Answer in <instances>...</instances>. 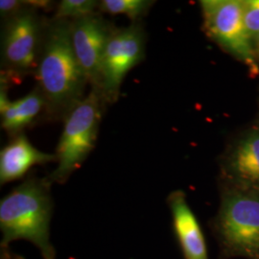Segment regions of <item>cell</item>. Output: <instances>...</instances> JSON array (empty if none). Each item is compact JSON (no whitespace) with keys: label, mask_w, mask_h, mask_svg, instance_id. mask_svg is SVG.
I'll return each mask as SVG.
<instances>
[{"label":"cell","mask_w":259,"mask_h":259,"mask_svg":"<svg viewBox=\"0 0 259 259\" xmlns=\"http://www.w3.org/2000/svg\"><path fill=\"white\" fill-rule=\"evenodd\" d=\"M44 108H47L46 100L37 88L20 99L10 101L6 94V87L1 85V126L10 134L15 136L20 134L35 121Z\"/></svg>","instance_id":"obj_11"},{"label":"cell","mask_w":259,"mask_h":259,"mask_svg":"<svg viewBox=\"0 0 259 259\" xmlns=\"http://www.w3.org/2000/svg\"><path fill=\"white\" fill-rule=\"evenodd\" d=\"M167 203L172 213L173 228L185 259H208L204 233L194 213L187 204L185 194L174 191Z\"/></svg>","instance_id":"obj_9"},{"label":"cell","mask_w":259,"mask_h":259,"mask_svg":"<svg viewBox=\"0 0 259 259\" xmlns=\"http://www.w3.org/2000/svg\"><path fill=\"white\" fill-rule=\"evenodd\" d=\"M154 2L149 0H103L98 8L110 15H124L132 20L142 18Z\"/></svg>","instance_id":"obj_13"},{"label":"cell","mask_w":259,"mask_h":259,"mask_svg":"<svg viewBox=\"0 0 259 259\" xmlns=\"http://www.w3.org/2000/svg\"><path fill=\"white\" fill-rule=\"evenodd\" d=\"M45 31L35 8L7 20L1 44L2 74L19 76L36 71Z\"/></svg>","instance_id":"obj_5"},{"label":"cell","mask_w":259,"mask_h":259,"mask_svg":"<svg viewBox=\"0 0 259 259\" xmlns=\"http://www.w3.org/2000/svg\"><path fill=\"white\" fill-rule=\"evenodd\" d=\"M51 161H56L55 155L39 151L20 133L0 152V183L5 185L21 179L30 168Z\"/></svg>","instance_id":"obj_10"},{"label":"cell","mask_w":259,"mask_h":259,"mask_svg":"<svg viewBox=\"0 0 259 259\" xmlns=\"http://www.w3.org/2000/svg\"><path fill=\"white\" fill-rule=\"evenodd\" d=\"M99 6V2L94 0H63L58 4L56 19H82L92 16L94 10Z\"/></svg>","instance_id":"obj_14"},{"label":"cell","mask_w":259,"mask_h":259,"mask_svg":"<svg viewBox=\"0 0 259 259\" xmlns=\"http://www.w3.org/2000/svg\"><path fill=\"white\" fill-rule=\"evenodd\" d=\"M241 2L245 25L250 37L259 36V0H246Z\"/></svg>","instance_id":"obj_15"},{"label":"cell","mask_w":259,"mask_h":259,"mask_svg":"<svg viewBox=\"0 0 259 259\" xmlns=\"http://www.w3.org/2000/svg\"><path fill=\"white\" fill-rule=\"evenodd\" d=\"M104 102L100 90L93 88L89 95L66 114L56 150L58 165L48 177L50 183H65L93 151L102 119Z\"/></svg>","instance_id":"obj_4"},{"label":"cell","mask_w":259,"mask_h":259,"mask_svg":"<svg viewBox=\"0 0 259 259\" xmlns=\"http://www.w3.org/2000/svg\"><path fill=\"white\" fill-rule=\"evenodd\" d=\"M201 7L204 29L221 47L239 58L256 72L257 65L250 45V36L245 25L242 2L237 0H203Z\"/></svg>","instance_id":"obj_7"},{"label":"cell","mask_w":259,"mask_h":259,"mask_svg":"<svg viewBox=\"0 0 259 259\" xmlns=\"http://www.w3.org/2000/svg\"><path fill=\"white\" fill-rule=\"evenodd\" d=\"M258 49H259V36H258Z\"/></svg>","instance_id":"obj_17"},{"label":"cell","mask_w":259,"mask_h":259,"mask_svg":"<svg viewBox=\"0 0 259 259\" xmlns=\"http://www.w3.org/2000/svg\"><path fill=\"white\" fill-rule=\"evenodd\" d=\"M35 74L48 113L66 116L83 99L89 82L71 47L67 19H53L46 28Z\"/></svg>","instance_id":"obj_1"},{"label":"cell","mask_w":259,"mask_h":259,"mask_svg":"<svg viewBox=\"0 0 259 259\" xmlns=\"http://www.w3.org/2000/svg\"><path fill=\"white\" fill-rule=\"evenodd\" d=\"M49 180L30 178L17 186L0 202L2 245L24 239L33 243L44 259H55L49 227L53 203Z\"/></svg>","instance_id":"obj_2"},{"label":"cell","mask_w":259,"mask_h":259,"mask_svg":"<svg viewBox=\"0 0 259 259\" xmlns=\"http://www.w3.org/2000/svg\"><path fill=\"white\" fill-rule=\"evenodd\" d=\"M111 32L112 28L96 14L70 21L71 47L93 88L99 89L103 55Z\"/></svg>","instance_id":"obj_8"},{"label":"cell","mask_w":259,"mask_h":259,"mask_svg":"<svg viewBox=\"0 0 259 259\" xmlns=\"http://www.w3.org/2000/svg\"><path fill=\"white\" fill-rule=\"evenodd\" d=\"M230 172L239 187L259 191V133L239 144L231 159Z\"/></svg>","instance_id":"obj_12"},{"label":"cell","mask_w":259,"mask_h":259,"mask_svg":"<svg viewBox=\"0 0 259 259\" xmlns=\"http://www.w3.org/2000/svg\"><path fill=\"white\" fill-rule=\"evenodd\" d=\"M34 8L29 1L19 0H1L0 1V15L2 19H13L24 11Z\"/></svg>","instance_id":"obj_16"},{"label":"cell","mask_w":259,"mask_h":259,"mask_svg":"<svg viewBox=\"0 0 259 259\" xmlns=\"http://www.w3.org/2000/svg\"><path fill=\"white\" fill-rule=\"evenodd\" d=\"M144 54L145 34L140 24L112 29L101 64L99 90L105 102L118 99L125 76L143 60Z\"/></svg>","instance_id":"obj_6"},{"label":"cell","mask_w":259,"mask_h":259,"mask_svg":"<svg viewBox=\"0 0 259 259\" xmlns=\"http://www.w3.org/2000/svg\"><path fill=\"white\" fill-rule=\"evenodd\" d=\"M214 232L224 256L259 259V191L238 187L226 192Z\"/></svg>","instance_id":"obj_3"}]
</instances>
